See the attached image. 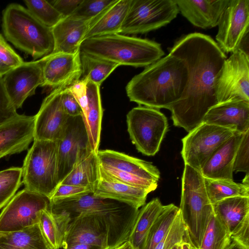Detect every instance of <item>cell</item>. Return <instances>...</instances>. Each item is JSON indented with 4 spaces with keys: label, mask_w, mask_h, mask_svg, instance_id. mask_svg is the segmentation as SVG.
<instances>
[{
    "label": "cell",
    "mask_w": 249,
    "mask_h": 249,
    "mask_svg": "<svg viewBox=\"0 0 249 249\" xmlns=\"http://www.w3.org/2000/svg\"><path fill=\"white\" fill-rule=\"evenodd\" d=\"M169 53L184 60L189 71L183 95L169 108L174 125L189 132L218 104L216 86L227 56L209 36L194 33L178 40Z\"/></svg>",
    "instance_id": "1"
},
{
    "label": "cell",
    "mask_w": 249,
    "mask_h": 249,
    "mask_svg": "<svg viewBox=\"0 0 249 249\" xmlns=\"http://www.w3.org/2000/svg\"><path fill=\"white\" fill-rule=\"evenodd\" d=\"M189 71L185 61L169 53L146 67L127 83L130 101L156 108H169L185 92Z\"/></svg>",
    "instance_id": "2"
},
{
    "label": "cell",
    "mask_w": 249,
    "mask_h": 249,
    "mask_svg": "<svg viewBox=\"0 0 249 249\" xmlns=\"http://www.w3.org/2000/svg\"><path fill=\"white\" fill-rule=\"evenodd\" d=\"M80 52L121 65L147 67L161 58L165 53L154 41L120 34L84 40Z\"/></svg>",
    "instance_id": "3"
},
{
    "label": "cell",
    "mask_w": 249,
    "mask_h": 249,
    "mask_svg": "<svg viewBox=\"0 0 249 249\" xmlns=\"http://www.w3.org/2000/svg\"><path fill=\"white\" fill-rule=\"evenodd\" d=\"M2 28L8 41L34 59L53 52L52 28L41 23L19 4L11 3L3 11Z\"/></svg>",
    "instance_id": "4"
},
{
    "label": "cell",
    "mask_w": 249,
    "mask_h": 249,
    "mask_svg": "<svg viewBox=\"0 0 249 249\" xmlns=\"http://www.w3.org/2000/svg\"><path fill=\"white\" fill-rule=\"evenodd\" d=\"M180 213L186 236L195 249H199L213 210L201 172L185 164L182 177Z\"/></svg>",
    "instance_id": "5"
},
{
    "label": "cell",
    "mask_w": 249,
    "mask_h": 249,
    "mask_svg": "<svg viewBox=\"0 0 249 249\" xmlns=\"http://www.w3.org/2000/svg\"><path fill=\"white\" fill-rule=\"evenodd\" d=\"M130 206L107 214H87L71 220L63 242L64 249L85 244L109 249L124 232Z\"/></svg>",
    "instance_id": "6"
},
{
    "label": "cell",
    "mask_w": 249,
    "mask_h": 249,
    "mask_svg": "<svg viewBox=\"0 0 249 249\" xmlns=\"http://www.w3.org/2000/svg\"><path fill=\"white\" fill-rule=\"evenodd\" d=\"M23 161L25 188L49 199L58 185L57 141L34 140Z\"/></svg>",
    "instance_id": "7"
},
{
    "label": "cell",
    "mask_w": 249,
    "mask_h": 249,
    "mask_svg": "<svg viewBox=\"0 0 249 249\" xmlns=\"http://www.w3.org/2000/svg\"><path fill=\"white\" fill-rule=\"evenodd\" d=\"M126 123L130 138L137 150L146 156L156 155L168 129L164 114L158 109L139 106L128 112Z\"/></svg>",
    "instance_id": "8"
},
{
    "label": "cell",
    "mask_w": 249,
    "mask_h": 249,
    "mask_svg": "<svg viewBox=\"0 0 249 249\" xmlns=\"http://www.w3.org/2000/svg\"><path fill=\"white\" fill-rule=\"evenodd\" d=\"M178 12L175 0H131L120 33L144 34L157 30L170 23Z\"/></svg>",
    "instance_id": "9"
},
{
    "label": "cell",
    "mask_w": 249,
    "mask_h": 249,
    "mask_svg": "<svg viewBox=\"0 0 249 249\" xmlns=\"http://www.w3.org/2000/svg\"><path fill=\"white\" fill-rule=\"evenodd\" d=\"M234 132L202 122L181 139V155L184 164L200 172L213 154Z\"/></svg>",
    "instance_id": "10"
},
{
    "label": "cell",
    "mask_w": 249,
    "mask_h": 249,
    "mask_svg": "<svg viewBox=\"0 0 249 249\" xmlns=\"http://www.w3.org/2000/svg\"><path fill=\"white\" fill-rule=\"evenodd\" d=\"M50 199L24 188L16 194L0 213V231L22 230L38 224L41 212L49 209Z\"/></svg>",
    "instance_id": "11"
},
{
    "label": "cell",
    "mask_w": 249,
    "mask_h": 249,
    "mask_svg": "<svg viewBox=\"0 0 249 249\" xmlns=\"http://www.w3.org/2000/svg\"><path fill=\"white\" fill-rule=\"evenodd\" d=\"M216 43L224 53L244 49L249 43V0H229L218 24Z\"/></svg>",
    "instance_id": "12"
},
{
    "label": "cell",
    "mask_w": 249,
    "mask_h": 249,
    "mask_svg": "<svg viewBox=\"0 0 249 249\" xmlns=\"http://www.w3.org/2000/svg\"><path fill=\"white\" fill-rule=\"evenodd\" d=\"M218 103L238 99L249 102V53L241 49L225 60L216 86Z\"/></svg>",
    "instance_id": "13"
},
{
    "label": "cell",
    "mask_w": 249,
    "mask_h": 249,
    "mask_svg": "<svg viewBox=\"0 0 249 249\" xmlns=\"http://www.w3.org/2000/svg\"><path fill=\"white\" fill-rule=\"evenodd\" d=\"M57 142L59 185L78 159L91 149L82 115L69 117L62 136Z\"/></svg>",
    "instance_id": "14"
},
{
    "label": "cell",
    "mask_w": 249,
    "mask_h": 249,
    "mask_svg": "<svg viewBox=\"0 0 249 249\" xmlns=\"http://www.w3.org/2000/svg\"><path fill=\"white\" fill-rule=\"evenodd\" d=\"M213 206L214 213L227 230L232 241L249 249V197H229Z\"/></svg>",
    "instance_id": "15"
},
{
    "label": "cell",
    "mask_w": 249,
    "mask_h": 249,
    "mask_svg": "<svg viewBox=\"0 0 249 249\" xmlns=\"http://www.w3.org/2000/svg\"><path fill=\"white\" fill-rule=\"evenodd\" d=\"M64 89L61 87L54 89L43 100L35 115L34 140L57 141L62 137L70 117L62 104Z\"/></svg>",
    "instance_id": "16"
},
{
    "label": "cell",
    "mask_w": 249,
    "mask_h": 249,
    "mask_svg": "<svg viewBox=\"0 0 249 249\" xmlns=\"http://www.w3.org/2000/svg\"><path fill=\"white\" fill-rule=\"evenodd\" d=\"M6 94L14 107L21 108L25 100L35 94L43 83L42 64L39 60L24 62L2 78Z\"/></svg>",
    "instance_id": "17"
},
{
    "label": "cell",
    "mask_w": 249,
    "mask_h": 249,
    "mask_svg": "<svg viewBox=\"0 0 249 249\" xmlns=\"http://www.w3.org/2000/svg\"><path fill=\"white\" fill-rule=\"evenodd\" d=\"M39 60L42 64L43 83L41 87L66 88L81 78L80 51L73 54L52 53Z\"/></svg>",
    "instance_id": "18"
},
{
    "label": "cell",
    "mask_w": 249,
    "mask_h": 249,
    "mask_svg": "<svg viewBox=\"0 0 249 249\" xmlns=\"http://www.w3.org/2000/svg\"><path fill=\"white\" fill-rule=\"evenodd\" d=\"M128 205L113 199L96 196L91 192L74 197L50 200L49 210L53 213H67L71 220L83 214H107Z\"/></svg>",
    "instance_id": "19"
},
{
    "label": "cell",
    "mask_w": 249,
    "mask_h": 249,
    "mask_svg": "<svg viewBox=\"0 0 249 249\" xmlns=\"http://www.w3.org/2000/svg\"><path fill=\"white\" fill-rule=\"evenodd\" d=\"M35 116L18 114L0 125V159L27 150L34 140Z\"/></svg>",
    "instance_id": "20"
},
{
    "label": "cell",
    "mask_w": 249,
    "mask_h": 249,
    "mask_svg": "<svg viewBox=\"0 0 249 249\" xmlns=\"http://www.w3.org/2000/svg\"><path fill=\"white\" fill-rule=\"evenodd\" d=\"M203 122L243 133L249 129V102L234 99L218 103L208 111Z\"/></svg>",
    "instance_id": "21"
},
{
    "label": "cell",
    "mask_w": 249,
    "mask_h": 249,
    "mask_svg": "<svg viewBox=\"0 0 249 249\" xmlns=\"http://www.w3.org/2000/svg\"><path fill=\"white\" fill-rule=\"evenodd\" d=\"M179 12L193 25L210 29L218 25L229 0H175Z\"/></svg>",
    "instance_id": "22"
},
{
    "label": "cell",
    "mask_w": 249,
    "mask_h": 249,
    "mask_svg": "<svg viewBox=\"0 0 249 249\" xmlns=\"http://www.w3.org/2000/svg\"><path fill=\"white\" fill-rule=\"evenodd\" d=\"M99 164L158 183L160 172L151 162L112 150H98Z\"/></svg>",
    "instance_id": "23"
},
{
    "label": "cell",
    "mask_w": 249,
    "mask_h": 249,
    "mask_svg": "<svg viewBox=\"0 0 249 249\" xmlns=\"http://www.w3.org/2000/svg\"><path fill=\"white\" fill-rule=\"evenodd\" d=\"M149 191L131 186L112 179L99 169V179L93 194L94 196L124 203L139 209L145 204Z\"/></svg>",
    "instance_id": "24"
},
{
    "label": "cell",
    "mask_w": 249,
    "mask_h": 249,
    "mask_svg": "<svg viewBox=\"0 0 249 249\" xmlns=\"http://www.w3.org/2000/svg\"><path fill=\"white\" fill-rule=\"evenodd\" d=\"M243 133L234 132L213 154L200 170L204 178L233 180L234 158Z\"/></svg>",
    "instance_id": "25"
},
{
    "label": "cell",
    "mask_w": 249,
    "mask_h": 249,
    "mask_svg": "<svg viewBox=\"0 0 249 249\" xmlns=\"http://www.w3.org/2000/svg\"><path fill=\"white\" fill-rule=\"evenodd\" d=\"M91 20H83L70 17L62 19L52 28L54 40L52 53L73 54L78 52Z\"/></svg>",
    "instance_id": "26"
},
{
    "label": "cell",
    "mask_w": 249,
    "mask_h": 249,
    "mask_svg": "<svg viewBox=\"0 0 249 249\" xmlns=\"http://www.w3.org/2000/svg\"><path fill=\"white\" fill-rule=\"evenodd\" d=\"M80 107L90 147L97 153L100 144L103 117L100 86L88 80L86 97Z\"/></svg>",
    "instance_id": "27"
},
{
    "label": "cell",
    "mask_w": 249,
    "mask_h": 249,
    "mask_svg": "<svg viewBox=\"0 0 249 249\" xmlns=\"http://www.w3.org/2000/svg\"><path fill=\"white\" fill-rule=\"evenodd\" d=\"M131 1L114 0L100 15L91 20L84 40L95 36L120 34Z\"/></svg>",
    "instance_id": "28"
},
{
    "label": "cell",
    "mask_w": 249,
    "mask_h": 249,
    "mask_svg": "<svg viewBox=\"0 0 249 249\" xmlns=\"http://www.w3.org/2000/svg\"><path fill=\"white\" fill-rule=\"evenodd\" d=\"M99 169L97 153L90 149L78 159L71 171L59 184L88 187L93 192L98 181Z\"/></svg>",
    "instance_id": "29"
},
{
    "label": "cell",
    "mask_w": 249,
    "mask_h": 249,
    "mask_svg": "<svg viewBox=\"0 0 249 249\" xmlns=\"http://www.w3.org/2000/svg\"><path fill=\"white\" fill-rule=\"evenodd\" d=\"M0 249H51L39 224L22 230L0 231Z\"/></svg>",
    "instance_id": "30"
},
{
    "label": "cell",
    "mask_w": 249,
    "mask_h": 249,
    "mask_svg": "<svg viewBox=\"0 0 249 249\" xmlns=\"http://www.w3.org/2000/svg\"><path fill=\"white\" fill-rule=\"evenodd\" d=\"M163 206L155 198L139 210L128 240L134 249H143L148 233Z\"/></svg>",
    "instance_id": "31"
},
{
    "label": "cell",
    "mask_w": 249,
    "mask_h": 249,
    "mask_svg": "<svg viewBox=\"0 0 249 249\" xmlns=\"http://www.w3.org/2000/svg\"><path fill=\"white\" fill-rule=\"evenodd\" d=\"M71 221L69 214L53 213L49 208L42 210L38 224L42 233L51 249L62 248L65 234Z\"/></svg>",
    "instance_id": "32"
},
{
    "label": "cell",
    "mask_w": 249,
    "mask_h": 249,
    "mask_svg": "<svg viewBox=\"0 0 249 249\" xmlns=\"http://www.w3.org/2000/svg\"><path fill=\"white\" fill-rule=\"evenodd\" d=\"M205 185L210 202H216L234 196H249V186L228 179L204 178Z\"/></svg>",
    "instance_id": "33"
},
{
    "label": "cell",
    "mask_w": 249,
    "mask_h": 249,
    "mask_svg": "<svg viewBox=\"0 0 249 249\" xmlns=\"http://www.w3.org/2000/svg\"><path fill=\"white\" fill-rule=\"evenodd\" d=\"M82 68L80 79H87L100 86L102 83L120 65L80 52Z\"/></svg>",
    "instance_id": "34"
},
{
    "label": "cell",
    "mask_w": 249,
    "mask_h": 249,
    "mask_svg": "<svg viewBox=\"0 0 249 249\" xmlns=\"http://www.w3.org/2000/svg\"><path fill=\"white\" fill-rule=\"evenodd\" d=\"M179 212L173 204L164 205L147 236L143 249H154L166 234Z\"/></svg>",
    "instance_id": "35"
},
{
    "label": "cell",
    "mask_w": 249,
    "mask_h": 249,
    "mask_svg": "<svg viewBox=\"0 0 249 249\" xmlns=\"http://www.w3.org/2000/svg\"><path fill=\"white\" fill-rule=\"evenodd\" d=\"M231 241L227 230L213 212L199 249H228Z\"/></svg>",
    "instance_id": "36"
},
{
    "label": "cell",
    "mask_w": 249,
    "mask_h": 249,
    "mask_svg": "<svg viewBox=\"0 0 249 249\" xmlns=\"http://www.w3.org/2000/svg\"><path fill=\"white\" fill-rule=\"evenodd\" d=\"M21 179V167H12L0 171V209L16 194Z\"/></svg>",
    "instance_id": "37"
},
{
    "label": "cell",
    "mask_w": 249,
    "mask_h": 249,
    "mask_svg": "<svg viewBox=\"0 0 249 249\" xmlns=\"http://www.w3.org/2000/svg\"><path fill=\"white\" fill-rule=\"evenodd\" d=\"M29 11L41 23L52 28L63 18L62 15L49 1L25 0Z\"/></svg>",
    "instance_id": "38"
},
{
    "label": "cell",
    "mask_w": 249,
    "mask_h": 249,
    "mask_svg": "<svg viewBox=\"0 0 249 249\" xmlns=\"http://www.w3.org/2000/svg\"><path fill=\"white\" fill-rule=\"evenodd\" d=\"M99 167L107 176L121 182L142 188L150 192L154 191L157 188L158 183L110 167L102 166L100 164Z\"/></svg>",
    "instance_id": "39"
},
{
    "label": "cell",
    "mask_w": 249,
    "mask_h": 249,
    "mask_svg": "<svg viewBox=\"0 0 249 249\" xmlns=\"http://www.w3.org/2000/svg\"><path fill=\"white\" fill-rule=\"evenodd\" d=\"M114 0H82L69 17L83 20H90L100 15Z\"/></svg>",
    "instance_id": "40"
},
{
    "label": "cell",
    "mask_w": 249,
    "mask_h": 249,
    "mask_svg": "<svg viewBox=\"0 0 249 249\" xmlns=\"http://www.w3.org/2000/svg\"><path fill=\"white\" fill-rule=\"evenodd\" d=\"M186 237V230L179 210L168 231L154 249H172Z\"/></svg>",
    "instance_id": "41"
},
{
    "label": "cell",
    "mask_w": 249,
    "mask_h": 249,
    "mask_svg": "<svg viewBox=\"0 0 249 249\" xmlns=\"http://www.w3.org/2000/svg\"><path fill=\"white\" fill-rule=\"evenodd\" d=\"M249 129L243 134V136L235 154L233 172L249 173Z\"/></svg>",
    "instance_id": "42"
},
{
    "label": "cell",
    "mask_w": 249,
    "mask_h": 249,
    "mask_svg": "<svg viewBox=\"0 0 249 249\" xmlns=\"http://www.w3.org/2000/svg\"><path fill=\"white\" fill-rule=\"evenodd\" d=\"M91 192V190L88 187L60 184L56 187L50 200L74 197Z\"/></svg>",
    "instance_id": "43"
},
{
    "label": "cell",
    "mask_w": 249,
    "mask_h": 249,
    "mask_svg": "<svg viewBox=\"0 0 249 249\" xmlns=\"http://www.w3.org/2000/svg\"><path fill=\"white\" fill-rule=\"evenodd\" d=\"M0 55L5 64L11 70L20 66L24 62L22 58L7 43L0 34Z\"/></svg>",
    "instance_id": "44"
},
{
    "label": "cell",
    "mask_w": 249,
    "mask_h": 249,
    "mask_svg": "<svg viewBox=\"0 0 249 249\" xmlns=\"http://www.w3.org/2000/svg\"><path fill=\"white\" fill-rule=\"evenodd\" d=\"M2 78L0 77V125L18 114L6 94Z\"/></svg>",
    "instance_id": "45"
},
{
    "label": "cell",
    "mask_w": 249,
    "mask_h": 249,
    "mask_svg": "<svg viewBox=\"0 0 249 249\" xmlns=\"http://www.w3.org/2000/svg\"><path fill=\"white\" fill-rule=\"evenodd\" d=\"M61 101L64 110L68 116L75 117L82 115L79 104L68 87L63 90Z\"/></svg>",
    "instance_id": "46"
},
{
    "label": "cell",
    "mask_w": 249,
    "mask_h": 249,
    "mask_svg": "<svg viewBox=\"0 0 249 249\" xmlns=\"http://www.w3.org/2000/svg\"><path fill=\"white\" fill-rule=\"evenodd\" d=\"M82 0H55L49 1L51 4L62 15L63 18L70 16Z\"/></svg>",
    "instance_id": "47"
},
{
    "label": "cell",
    "mask_w": 249,
    "mask_h": 249,
    "mask_svg": "<svg viewBox=\"0 0 249 249\" xmlns=\"http://www.w3.org/2000/svg\"><path fill=\"white\" fill-rule=\"evenodd\" d=\"M63 249H106L102 247L91 244H78L72 245Z\"/></svg>",
    "instance_id": "48"
},
{
    "label": "cell",
    "mask_w": 249,
    "mask_h": 249,
    "mask_svg": "<svg viewBox=\"0 0 249 249\" xmlns=\"http://www.w3.org/2000/svg\"><path fill=\"white\" fill-rule=\"evenodd\" d=\"M172 249H195L189 242L187 238H185L181 242L177 244Z\"/></svg>",
    "instance_id": "49"
},
{
    "label": "cell",
    "mask_w": 249,
    "mask_h": 249,
    "mask_svg": "<svg viewBox=\"0 0 249 249\" xmlns=\"http://www.w3.org/2000/svg\"><path fill=\"white\" fill-rule=\"evenodd\" d=\"M11 70L10 68L4 63L2 58L0 55V77H2Z\"/></svg>",
    "instance_id": "50"
},
{
    "label": "cell",
    "mask_w": 249,
    "mask_h": 249,
    "mask_svg": "<svg viewBox=\"0 0 249 249\" xmlns=\"http://www.w3.org/2000/svg\"><path fill=\"white\" fill-rule=\"evenodd\" d=\"M114 249H134V248L131 243L128 241H127Z\"/></svg>",
    "instance_id": "51"
},
{
    "label": "cell",
    "mask_w": 249,
    "mask_h": 249,
    "mask_svg": "<svg viewBox=\"0 0 249 249\" xmlns=\"http://www.w3.org/2000/svg\"><path fill=\"white\" fill-rule=\"evenodd\" d=\"M228 249H244L238 245H237L236 243H235L234 242L231 241V243L230 246L229 247Z\"/></svg>",
    "instance_id": "52"
},
{
    "label": "cell",
    "mask_w": 249,
    "mask_h": 249,
    "mask_svg": "<svg viewBox=\"0 0 249 249\" xmlns=\"http://www.w3.org/2000/svg\"><path fill=\"white\" fill-rule=\"evenodd\" d=\"M242 183L249 186V173L246 174L245 177L243 179Z\"/></svg>",
    "instance_id": "53"
},
{
    "label": "cell",
    "mask_w": 249,
    "mask_h": 249,
    "mask_svg": "<svg viewBox=\"0 0 249 249\" xmlns=\"http://www.w3.org/2000/svg\"><path fill=\"white\" fill-rule=\"evenodd\" d=\"M1 23V19L0 15V25Z\"/></svg>",
    "instance_id": "54"
}]
</instances>
